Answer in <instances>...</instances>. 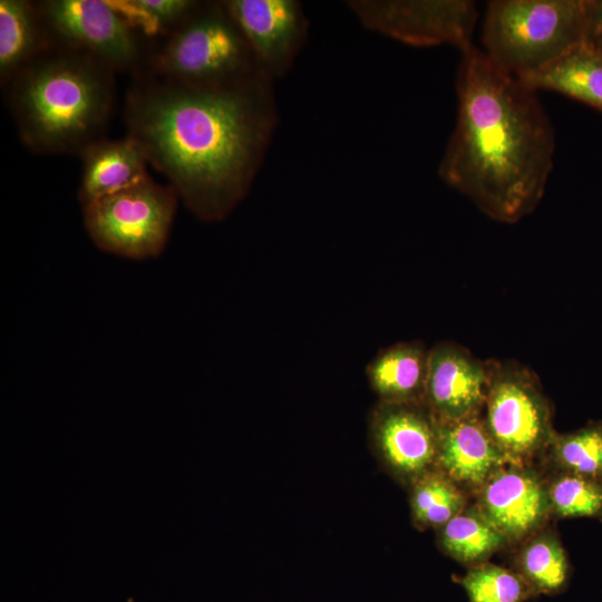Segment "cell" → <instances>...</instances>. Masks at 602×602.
<instances>
[{"label":"cell","instance_id":"24","mask_svg":"<svg viewBox=\"0 0 602 602\" xmlns=\"http://www.w3.org/2000/svg\"><path fill=\"white\" fill-rule=\"evenodd\" d=\"M457 582L465 590L469 602H526L537 596L513 569L489 562L468 567Z\"/></svg>","mask_w":602,"mask_h":602},{"label":"cell","instance_id":"11","mask_svg":"<svg viewBox=\"0 0 602 602\" xmlns=\"http://www.w3.org/2000/svg\"><path fill=\"white\" fill-rule=\"evenodd\" d=\"M474 496V505L508 544L532 536L551 516L545 479L532 465H504Z\"/></svg>","mask_w":602,"mask_h":602},{"label":"cell","instance_id":"18","mask_svg":"<svg viewBox=\"0 0 602 602\" xmlns=\"http://www.w3.org/2000/svg\"><path fill=\"white\" fill-rule=\"evenodd\" d=\"M520 80L535 91H557L602 111V52L583 42Z\"/></svg>","mask_w":602,"mask_h":602},{"label":"cell","instance_id":"6","mask_svg":"<svg viewBox=\"0 0 602 602\" xmlns=\"http://www.w3.org/2000/svg\"><path fill=\"white\" fill-rule=\"evenodd\" d=\"M177 194L149 176L82 207L84 223L103 251L133 260L157 256L174 221Z\"/></svg>","mask_w":602,"mask_h":602},{"label":"cell","instance_id":"3","mask_svg":"<svg viewBox=\"0 0 602 602\" xmlns=\"http://www.w3.org/2000/svg\"><path fill=\"white\" fill-rule=\"evenodd\" d=\"M115 71L52 46L4 86L21 142L38 154L80 156L105 138L115 104Z\"/></svg>","mask_w":602,"mask_h":602},{"label":"cell","instance_id":"16","mask_svg":"<svg viewBox=\"0 0 602 602\" xmlns=\"http://www.w3.org/2000/svg\"><path fill=\"white\" fill-rule=\"evenodd\" d=\"M35 2L0 1V78L2 86L52 47Z\"/></svg>","mask_w":602,"mask_h":602},{"label":"cell","instance_id":"10","mask_svg":"<svg viewBox=\"0 0 602 602\" xmlns=\"http://www.w3.org/2000/svg\"><path fill=\"white\" fill-rule=\"evenodd\" d=\"M259 69L272 80L293 67L308 35L309 21L297 0H224Z\"/></svg>","mask_w":602,"mask_h":602},{"label":"cell","instance_id":"7","mask_svg":"<svg viewBox=\"0 0 602 602\" xmlns=\"http://www.w3.org/2000/svg\"><path fill=\"white\" fill-rule=\"evenodd\" d=\"M36 3L52 45L88 55L115 72L134 76L147 68L143 33L117 2L47 0Z\"/></svg>","mask_w":602,"mask_h":602},{"label":"cell","instance_id":"23","mask_svg":"<svg viewBox=\"0 0 602 602\" xmlns=\"http://www.w3.org/2000/svg\"><path fill=\"white\" fill-rule=\"evenodd\" d=\"M545 479L551 516L602 522V483L553 470Z\"/></svg>","mask_w":602,"mask_h":602},{"label":"cell","instance_id":"9","mask_svg":"<svg viewBox=\"0 0 602 602\" xmlns=\"http://www.w3.org/2000/svg\"><path fill=\"white\" fill-rule=\"evenodd\" d=\"M347 7L375 32L415 47L472 45L477 8L469 0H352Z\"/></svg>","mask_w":602,"mask_h":602},{"label":"cell","instance_id":"2","mask_svg":"<svg viewBox=\"0 0 602 602\" xmlns=\"http://www.w3.org/2000/svg\"><path fill=\"white\" fill-rule=\"evenodd\" d=\"M457 120L438 167L441 179L489 217L514 223L542 200L555 136L536 91L473 43L460 50Z\"/></svg>","mask_w":602,"mask_h":602},{"label":"cell","instance_id":"25","mask_svg":"<svg viewBox=\"0 0 602 602\" xmlns=\"http://www.w3.org/2000/svg\"><path fill=\"white\" fill-rule=\"evenodd\" d=\"M200 2L191 0H126L117 3L143 35H161L163 38L184 22Z\"/></svg>","mask_w":602,"mask_h":602},{"label":"cell","instance_id":"1","mask_svg":"<svg viewBox=\"0 0 602 602\" xmlns=\"http://www.w3.org/2000/svg\"><path fill=\"white\" fill-rule=\"evenodd\" d=\"M274 80L263 72L195 86L148 69L126 93L127 136L200 220L224 219L247 194L279 123Z\"/></svg>","mask_w":602,"mask_h":602},{"label":"cell","instance_id":"8","mask_svg":"<svg viewBox=\"0 0 602 602\" xmlns=\"http://www.w3.org/2000/svg\"><path fill=\"white\" fill-rule=\"evenodd\" d=\"M482 417L492 437L514 463L543 457L555 430L552 409L533 372L516 362H491Z\"/></svg>","mask_w":602,"mask_h":602},{"label":"cell","instance_id":"17","mask_svg":"<svg viewBox=\"0 0 602 602\" xmlns=\"http://www.w3.org/2000/svg\"><path fill=\"white\" fill-rule=\"evenodd\" d=\"M428 351L417 342L391 346L369 363L373 390L390 404H425Z\"/></svg>","mask_w":602,"mask_h":602},{"label":"cell","instance_id":"13","mask_svg":"<svg viewBox=\"0 0 602 602\" xmlns=\"http://www.w3.org/2000/svg\"><path fill=\"white\" fill-rule=\"evenodd\" d=\"M437 424L439 470L469 495L504 465L514 463L489 434L482 414Z\"/></svg>","mask_w":602,"mask_h":602},{"label":"cell","instance_id":"20","mask_svg":"<svg viewBox=\"0 0 602 602\" xmlns=\"http://www.w3.org/2000/svg\"><path fill=\"white\" fill-rule=\"evenodd\" d=\"M439 543L447 555L467 567L487 562L508 544L474 504L440 527Z\"/></svg>","mask_w":602,"mask_h":602},{"label":"cell","instance_id":"15","mask_svg":"<svg viewBox=\"0 0 602 602\" xmlns=\"http://www.w3.org/2000/svg\"><path fill=\"white\" fill-rule=\"evenodd\" d=\"M79 157L82 172L78 198L82 207L149 176L144 151L127 135L120 139L105 137L88 146Z\"/></svg>","mask_w":602,"mask_h":602},{"label":"cell","instance_id":"22","mask_svg":"<svg viewBox=\"0 0 602 602\" xmlns=\"http://www.w3.org/2000/svg\"><path fill=\"white\" fill-rule=\"evenodd\" d=\"M469 494L443 472H427L414 487V518L423 526L441 527L468 505Z\"/></svg>","mask_w":602,"mask_h":602},{"label":"cell","instance_id":"19","mask_svg":"<svg viewBox=\"0 0 602 602\" xmlns=\"http://www.w3.org/2000/svg\"><path fill=\"white\" fill-rule=\"evenodd\" d=\"M513 559L517 572L536 595H555L569 586L572 566L557 533L543 527L527 537Z\"/></svg>","mask_w":602,"mask_h":602},{"label":"cell","instance_id":"12","mask_svg":"<svg viewBox=\"0 0 602 602\" xmlns=\"http://www.w3.org/2000/svg\"><path fill=\"white\" fill-rule=\"evenodd\" d=\"M491 362L463 347L443 342L428 350L425 405L437 421H455L483 411Z\"/></svg>","mask_w":602,"mask_h":602},{"label":"cell","instance_id":"4","mask_svg":"<svg viewBox=\"0 0 602 602\" xmlns=\"http://www.w3.org/2000/svg\"><path fill=\"white\" fill-rule=\"evenodd\" d=\"M585 20V0L489 1L483 51L501 70L523 79L582 43Z\"/></svg>","mask_w":602,"mask_h":602},{"label":"cell","instance_id":"26","mask_svg":"<svg viewBox=\"0 0 602 602\" xmlns=\"http://www.w3.org/2000/svg\"><path fill=\"white\" fill-rule=\"evenodd\" d=\"M586 20L583 43L602 52V0H585Z\"/></svg>","mask_w":602,"mask_h":602},{"label":"cell","instance_id":"21","mask_svg":"<svg viewBox=\"0 0 602 602\" xmlns=\"http://www.w3.org/2000/svg\"><path fill=\"white\" fill-rule=\"evenodd\" d=\"M544 456L553 470L602 483V420L589 421L573 431L555 433Z\"/></svg>","mask_w":602,"mask_h":602},{"label":"cell","instance_id":"5","mask_svg":"<svg viewBox=\"0 0 602 602\" xmlns=\"http://www.w3.org/2000/svg\"><path fill=\"white\" fill-rule=\"evenodd\" d=\"M152 72L195 86H222L262 72L223 1H201L149 52Z\"/></svg>","mask_w":602,"mask_h":602},{"label":"cell","instance_id":"14","mask_svg":"<svg viewBox=\"0 0 602 602\" xmlns=\"http://www.w3.org/2000/svg\"><path fill=\"white\" fill-rule=\"evenodd\" d=\"M376 436L387 462L400 474L429 472L437 459L438 424L425 404H390L378 415Z\"/></svg>","mask_w":602,"mask_h":602}]
</instances>
